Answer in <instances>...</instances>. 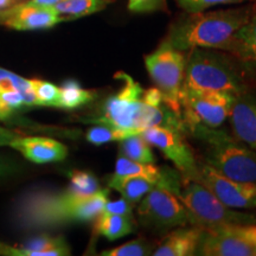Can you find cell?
<instances>
[{
  "instance_id": "3",
  "label": "cell",
  "mask_w": 256,
  "mask_h": 256,
  "mask_svg": "<svg viewBox=\"0 0 256 256\" xmlns=\"http://www.w3.org/2000/svg\"><path fill=\"white\" fill-rule=\"evenodd\" d=\"M202 147L203 162L232 180L256 184V152L218 127L194 124L185 127Z\"/></svg>"
},
{
  "instance_id": "29",
  "label": "cell",
  "mask_w": 256,
  "mask_h": 256,
  "mask_svg": "<svg viewBox=\"0 0 256 256\" xmlns=\"http://www.w3.org/2000/svg\"><path fill=\"white\" fill-rule=\"evenodd\" d=\"M179 8L186 14H198L217 5H232L250 2V0H176Z\"/></svg>"
},
{
  "instance_id": "21",
  "label": "cell",
  "mask_w": 256,
  "mask_h": 256,
  "mask_svg": "<svg viewBox=\"0 0 256 256\" xmlns=\"http://www.w3.org/2000/svg\"><path fill=\"white\" fill-rule=\"evenodd\" d=\"M113 2L114 0H60L54 6V10L64 20H69L100 12Z\"/></svg>"
},
{
  "instance_id": "27",
  "label": "cell",
  "mask_w": 256,
  "mask_h": 256,
  "mask_svg": "<svg viewBox=\"0 0 256 256\" xmlns=\"http://www.w3.org/2000/svg\"><path fill=\"white\" fill-rule=\"evenodd\" d=\"M36 95L37 106L43 107H58L60 104V88L52 83L42 81V80H31Z\"/></svg>"
},
{
  "instance_id": "36",
  "label": "cell",
  "mask_w": 256,
  "mask_h": 256,
  "mask_svg": "<svg viewBox=\"0 0 256 256\" xmlns=\"http://www.w3.org/2000/svg\"><path fill=\"white\" fill-rule=\"evenodd\" d=\"M19 2V0H0V10H5L11 8Z\"/></svg>"
},
{
  "instance_id": "11",
  "label": "cell",
  "mask_w": 256,
  "mask_h": 256,
  "mask_svg": "<svg viewBox=\"0 0 256 256\" xmlns=\"http://www.w3.org/2000/svg\"><path fill=\"white\" fill-rule=\"evenodd\" d=\"M200 183L206 186L218 200L232 209L256 208V184L232 180L220 174L206 162H198Z\"/></svg>"
},
{
  "instance_id": "15",
  "label": "cell",
  "mask_w": 256,
  "mask_h": 256,
  "mask_svg": "<svg viewBox=\"0 0 256 256\" xmlns=\"http://www.w3.org/2000/svg\"><path fill=\"white\" fill-rule=\"evenodd\" d=\"M228 118L234 136L256 152V96L249 90L236 95Z\"/></svg>"
},
{
  "instance_id": "8",
  "label": "cell",
  "mask_w": 256,
  "mask_h": 256,
  "mask_svg": "<svg viewBox=\"0 0 256 256\" xmlns=\"http://www.w3.org/2000/svg\"><path fill=\"white\" fill-rule=\"evenodd\" d=\"M236 95L224 92L182 88V118L184 126L203 124L220 127L228 119Z\"/></svg>"
},
{
  "instance_id": "17",
  "label": "cell",
  "mask_w": 256,
  "mask_h": 256,
  "mask_svg": "<svg viewBox=\"0 0 256 256\" xmlns=\"http://www.w3.org/2000/svg\"><path fill=\"white\" fill-rule=\"evenodd\" d=\"M204 230L194 226L190 228L178 226L162 238L160 244L153 250L154 256H190L196 255Z\"/></svg>"
},
{
  "instance_id": "25",
  "label": "cell",
  "mask_w": 256,
  "mask_h": 256,
  "mask_svg": "<svg viewBox=\"0 0 256 256\" xmlns=\"http://www.w3.org/2000/svg\"><path fill=\"white\" fill-rule=\"evenodd\" d=\"M139 133L142 132L138 130H122V128L108 126V124H100V126L92 127L87 132L86 138L92 145L101 146L112 142H121L128 136Z\"/></svg>"
},
{
  "instance_id": "12",
  "label": "cell",
  "mask_w": 256,
  "mask_h": 256,
  "mask_svg": "<svg viewBox=\"0 0 256 256\" xmlns=\"http://www.w3.org/2000/svg\"><path fill=\"white\" fill-rule=\"evenodd\" d=\"M220 51L229 57L243 81L256 87V11Z\"/></svg>"
},
{
  "instance_id": "38",
  "label": "cell",
  "mask_w": 256,
  "mask_h": 256,
  "mask_svg": "<svg viewBox=\"0 0 256 256\" xmlns=\"http://www.w3.org/2000/svg\"><path fill=\"white\" fill-rule=\"evenodd\" d=\"M254 255H256V247H254Z\"/></svg>"
},
{
  "instance_id": "2",
  "label": "cell",
  "mask_w": 256,
  "mask_h": 256,
  "mask_svg": "<svg viewBox=\"0 0 256 256\" xmlns=\"http://www.w3.org/2000/svg\"><path fill=\"white\" fill-rule=\"evenodd\" d=\"M108 194V190H100L90 197L81 198L66 188L57 194H28L19 204V222L28 228L87 222L102 212Z\"/></svg>"
},
{
  "instance_id": "5",
  "label": "cell",
  "mask_w": 256,
  "mask_h": 256,
  "mask_svg": "<svg viewBox=\"0 0 256 256\" xmlns=\"http://www.w3.org/2000/svg\"><path fill=\"white\" fill-rule=\"evenodd\" d=\"M177 197L188 210L191 224L203 230H212L224 226L256 223L254 215L238 212L232 208L226 206L200 182L183 178Z\"/></svg>"
},
{
  "instance_id": "9",
  "label": "cell",
  "mask_w": 256,
  "mask_h": 256,
  "mask_svg": "<svg viewBox=\"0 0 256 256\" xmlns=\"http://www.w3.org/2000/svg\"><path fill=\"white\" fill-rule=\"evenodd\" d=\"M144 139L160 150L171 160L184 179L200 182V168L192 148L184 138V132L164 126H153L142 132Z\"/></svg>"
},
{
  "instance_id": "14",
  "label": "cell",
  "mask_w": 256,
  "mask_h": 256,
  "mask_svg": "<svg viewBox=\"0 0 256 256\" xmlns=\"http://www.w3.org/2000/svg\"><path fill=\"white\" fill-rule=\"evenodd\" d=\"M196 255L203 256H255L254 247L230 232L226 226L204 230Z\"/></svg>"
},
{
  "instance_id": "28",
  "label": "cell",
  "mask_w": 256,
  "mask_h": 256,
  "mask_svg": "<svg viewBox=\"0 0 256 256\" xmlns=\"http://www.w3.org/2000/svg\"><path fill=\"white\" fill-rule=\"evenodd\" d=\"M152 246L146 240L138 238L119 247H115L101 252L102 256H146L152 254Z\"/></svg>"
},
{
  "instance_id": "1",
  "label": "cell",
  "mask_w": 256,
  "mask_h": 256,
  "mask_svg": "<svg viewBox=\"0 0 256 256\" xmlns=\"http://www.w3.org/2000/svg\"><path fill=\"white\" fill-rule=\"evenodd\" d=\"M255 11V6H243L206 14H188L186 17L172 24L165 42L180 51H188L192 48L220 50L248 23Z\"/></svg>"
},
{
  "instance_id": "13",
  "label": "cell",
  "mask_w": 256,
  "mask_h": 256,
  "mask_svg": "<svg viewBox=\"0 0 256 256\" xmlns=\"http://www.w3.org/2000/svg\"><path fill=\"white\" fill-rule=\"evenodd\" d=\"M64 22L54 8L40 6L32 2H17L11 8L0 10V25L19 31L50 28Z\"/></svg>"
},
{
  "instance_id": "37",
  "label": "cell",
  "mask_w": 256,
  "mask_h": 256,
  "mask_svg": "<svg viewBox=\"0 0 256 256\" xmlns=\"http://www.w3.org/2000/svg\"><path fill=\"white\" fill-rule=\"evenodd\" d=\"M10 114H11V113H10V112L4 107V106H2V102H0V120L8 118Z\"/></svg>"
},
{
  "instance_id": "22",
  "label": "cell",
  "mask_w": 256,
  "mask_h": 256,
  "mask_svg": "<svg viewBox=\"0 0 256 256\" xmlns=\"http://www.w3.org/2000/svg\"><path fill=\"white\" fill-rule=\"evenodd\" d=\"M120 156L144 164H153L156 156L153 154L151 145L144 139L142 133L134 134L120 142Z\"/></svg>"
},
{
  "instance_id": "24",
  "label": "cell",
  "mask_w": 256,
  "mask_h": 256,
  "mask_svg": "<svg viewBox=\"0 0 256 256\" xmlns=\"http://www.w3.org/2000/svg\"><path fill=\"white\" fill-rule=\"evenodd\" d=\"M17 90L24 98V106H37L36 95L31 80H26L16 74L0 68V90Z\"/></svg>"
},
{
  "instance_id": "34",
  "label": "cell",
  "mask_w": 256,
  "mask_h": 256,
  "mask_svg": "<svg viewBox=\"0 0 256 256\" xmlns=\"http://www.w3.org/2000/svg\"><path fill=\"white\" fill-rule=\"evenodd\" d=\"M142 98L145 104L151 106H159L162 104V95L156 87L150 88L146 92H144Z\"/></svg>"
},
{
  "instance_id": "19",
  "label": "cell",
  "mask_w": 256,
  "mask_h": 256,
  "mask_svg": "<svg viewBox=\"0 0 256 256\" xmlns=\"http://www.w3.org/2000/svg\"><path fill=\"white\" fill-rule=\"evenodd\" d=\"M95 232L110 241L122 238L134 232V218L132 215L104 214L96 217Z\"/></svg>"
},
{
  "instance_id": "16",
  "label": "cell",
  "mask_w": 256,
  "mask_h": 256,
  "mask_svg": "<svg viewBox=\"0 0 256 256\" xmlns=\"http://www.w3.org/2000/svg\"><path fill=\"white\" fill-rule=\"evenodd\" d=\"M10 146L20 152L26 159L37 164L62 162L68 154L66 146L51 138H17L10 142Z\"/></svg>"
},
{
  "instance_id": "35",
  "label": "cell",
  "mask_w": 256,
  "mask_h": 256,
  "mask_svg": "<svg viewBox=\"0 0 256 256\" xmlns=\"http://www.w3.org/2000/svg\"><path fill=\"white\" fill-rule=\"evenodd\" d=\"M34 4L40 6H48V8H54L56 4H58L60 0H31Z\"/></svg>"
},
{
  "instance_id": "20",
  "label": "cell",
  "mask_w": 256,
  "mask_h": 256,
  "mask_svg": "<svg viewBox=\"0 0 256 256\" xmlns=\"http://www.w3.org/2000/svg\"><path fill=\"white\" fill-rule=\"evenodd\" d=\"M108 185H110V188L119 192L121 197L126 198L134 206H136L156 186V184L150 182L148 179L133 177V176H128V177L112 176Z\"/></svg>"
},
{
  "instance_id": "6",
  "label": "cell",
  "mask_w": 256,
  "mask_h": 256,
  "mask_svg": "<svg viewBox=\"0 0 256 256\" xmlns=\"http://www.w3.org/2000/svg\"><path fill=\"white\" fill-rule=\"evenodd\" d=\"M145 66L156 87L162 95V102L182 116V88L185 75L183 51L162 42L156 51L145 56Z\"/></svg>"
},
{
  "instance_id": "4",
  "label": "cell",
  "mask_w": 256,
  "mask_h": 256,
  "mask_svg": "<svg viewBox=\"0 0 256 256\" xmlns=\"http://www.w3.org/2000/svg\"><path fill=\"white\" fill-rule=\"evenodd\" d=\"M183 87L240 95L248 90L228 56L220 50L192 48L185 58Z\"/></svg>"
},
{
  "instance_id": "31",
  "label": "cell",
  "mask_w": 256,
  "mask_h": 256,
  "mask_svg": "<svg viewBox=\"0 0 256 256\" xmlns=\"http://www.w3.org/2000/svg\"><path fill=\"white\" fill-rule=\"evenodd\" d=\"M134 204L127 200L126 198L121 197L120 200H107L106 202L104 210V214H115V215H132Z\"/></svg>"
},
{
  "instance_id": "7",
  "label": "cell",
  "mask_w": 256,
  "mask_h": 256,
  "mask_svg": "<svg viewBox=\"0 0 256 256\" xmlns=\"http://www.w3.org/2000/svg\"><path fill=\"white\" fill-rule=\"evenodd\" d=\"M138 220L153 234H165L191 223L179 198L164 186L156 185L138 206Z\"/></svg>"
},
{
  "instance_id": "23",
  "label": "cell",
  "mask_w": 256,
  "mask_h": 256,
  "mask_svg": "<svg viewBox=\"0 0 256 256\" xmlns=\"http://www.w3.org/2000/svg\"><path fill=\"white\" fill-rule=\"evenodd\" d=\"M95 94L87 89H83L78 82L68 80L60 88L58 108L63 110H75L81 106L92 101Z\"/></svg>"
},
{
  "instance_id": "18",
  "label": "cell",
  "mask_w": 256,
  "mask_h": 256,
  "mask_svg": "<svg viewBox=\"0 0 256 256\" xmlns=\"http://www.w3.org/2000/svg\"><path fill=\"white\" fill-rule=\"evenodd\" d=\"M0 254L17 256H64L70 255V249L62 236L52 238L43 234L28 240L20 248L0 244Z\"/></svg>"
},
{
  "instance_id": "33",
  "label": "cell",
  "mask_w": 256,
  "mask_h": 256,
  "mask_svg": "<svg viewBox=\"0 0 256 256\" xmlns=\"http://www.w3.org/2000/svg\"><path fill=\"white\" fill-rule=\"evenodd\" d=\"M230 232L242 238L256 247V224H244V226H226Z\"/></svg>"
},
{
  "instance_id": "30",
  "label": "cell",
  "mask_w": 256,
  "mask_h": 256,
  "mask_svg": "<svg viewBox=\"0 0 256 256\" xmlns=\"http://www.w3.org/2000/svg\"><path fill=\"white\" fill-rule=\"evenodd\" d=\"M165 0H128V10L134 14H147V12L162 10Z\"/></svg>"
},
{
  "instance_id": "32",
  "label": "cell",
  "mask_w": 256,
  "mask_h": 256,
  "mask_svg": "<svg viewBox=\"0 0 256 256\" xmlns=\"http://www.w3.org/2000/svg\"><path fill=\"white\" fill-rule=\"evenodd\" d=\"M0 102L10 113L17 110L24 106V98L17 90H0Z\"/></svg>"
},
{
  "instance_id": "26",
  "label": "cell",
  "mask_w": 256,
  "mask_h": 256,
  "mask_svg": "<svg viewBox=\"0 0 256 256\" xmlns=\"http://www.w3.org/2000/svg\"><path fill=\"white\" fill-rule=\"evenodd\" d=\"M70 176V185L68 188L75 196L84 198L90 197L98 194L100 188V183L95 176L86 171H72Z\"/></svg>"
},
{
  "instance_id": "10",
  "label": "cell",
  "mask_w": 256,
  "mask_h": 256,
  "mask_svg": "<svg viewBox=\"0 0 256 256\" xmlns=\"http://www.w3.org/2000/svg\"><path fill=\"white\" fill-rule=\"evenodd\" d=\"M115 78L124 81V87L116 95L110 96L102 108V115L94 122L100 124L136 130V119L139 110L144 89L136 81L124 72H118Z\"/></svg>"
}]
</instances>
